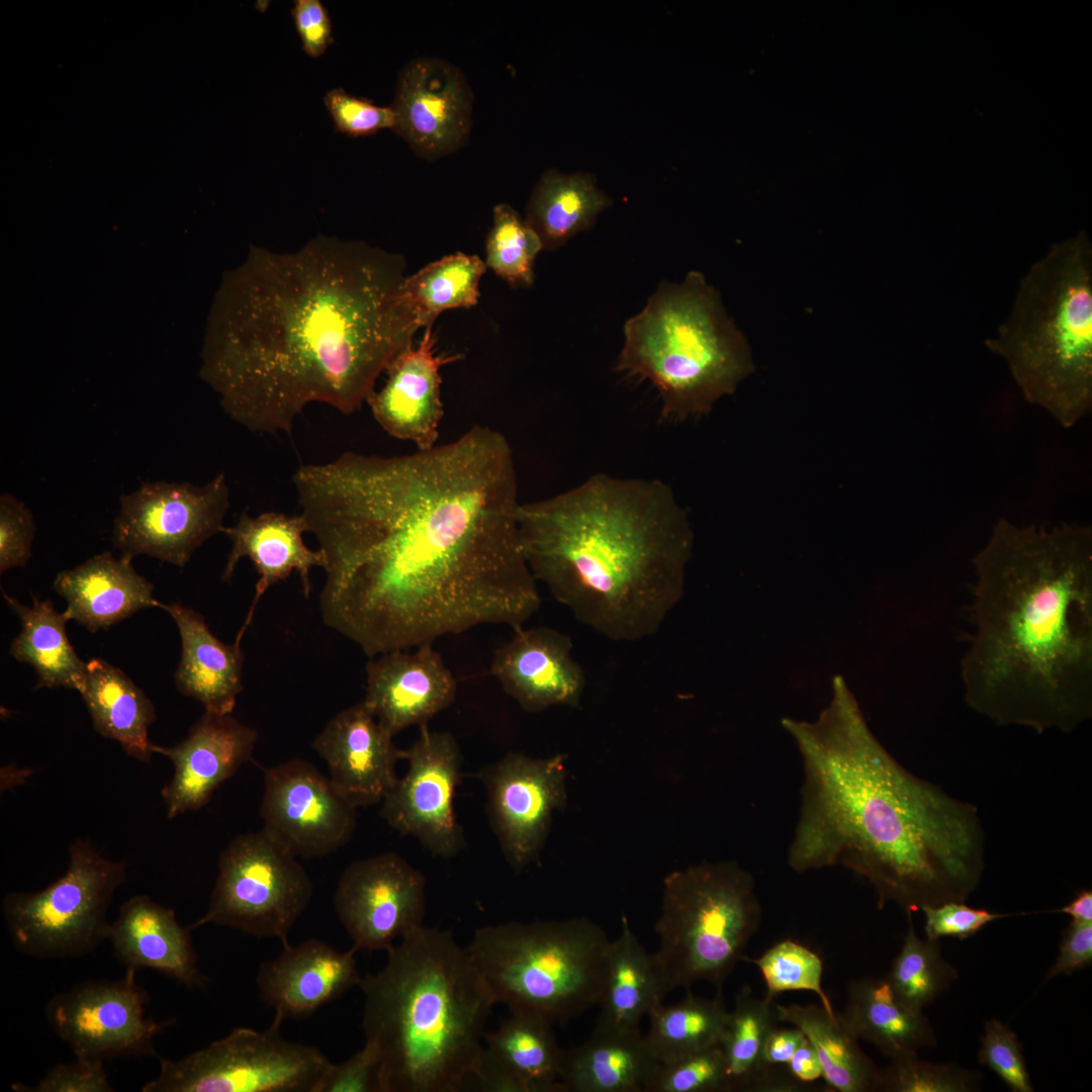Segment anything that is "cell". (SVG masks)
<instances>
[{
    "label": "cell",
    "mask_w": 1092,
    "mask_h": 1092,
    "mask_svg": "<svg viewBox=\"0 0 1092 1092\" xmlns=\"http://www.w3.org/2000/svg\"><path fill=\"white\" fill-rule=\"evenodd\" d=\"M292 483L326 557L322 619L366 655L481 625L516 630L540 608L498 431L476 425L401 456L347 451L299 466Z\"/></svg>",
    "instance_id": "1"
},
{
    "label": "cell",
    "mask_w": 1092,
    "mask_h": 1092,
    "mask_svg": "<svg viewBox=\"0 0 1092 1092\" xmlns=\"http://www.w3.org/2000/svg\"><path fill=\"white\" fill-rule=\"evenodd\" d=\"M401 256L318 235L292 252L251 247L228 280L202 373L253 433L290 436L312 402L351 415L419 329Z\"/></svg>",
    "instance_id": "2"
},
{
    "label": "cell",
    "mask_w": 1092,
    "mask_h": 1092,
    "mask_svg": "<svg viewBox=\"0 0 1092 1092\" xmlns=\"http://www.w3.org/2000/svg\"><path fill=\"white\" fill-rule=\"evenodd\" d=\"M782 725L803 764L793 871L842 866L872 885L880 908L892 902L907 913L966 901L984 869L976 807L905 769L873 734L842 676L815 721Z\"/></svg>",
    "instance_id": "3"
},
{
    "label": "cell",
    "mask_w": 1092,
    "mask_h": 1092,
    "mask_svg": "<svg viewBox=\"0 0 1092 1092\" xmlns=\"http://www.w3.org/2000/svg\"><path fill=\"white\" fill-rule=\"evenodd\" d=\"M966 703L1003 726L1069 732L1092 716V529L999 520L973 558Z\"/></svg>",
    "instance_id": "4"
},
{
    "label": "cell",
    "mask_w": 1092,
    "mask_h": 1092,
    "mask_svg": "<svg viewBox=\"0 0 1092 1092\" xmlns=\"http://www.w3.org/2000/svg\"><path fill=\"white\" fill-rule=\"evenodd\" d=\"M518 529L536 581L609 640L655 635L684 597L694 533L662 480L594 474L521 503Z\"/></svg>",
    "instance_id": "5"
},
{
    "label": "cell",
    "mask_w": 1092,
    "mask_h": 1092,
    "mask_svg": "<svg viewBox=\"0 0 1092 1092\" xmlns=\"http://www.w3.org/2000/svg\"><path fill=\"white\" fill-rule=\"evenodd\" d=\"M386 951L384 967L358 984L379 1092L472 1086L495 1002L467 948L450 931L421 925Z\"/></svg>",
    "instance_id": "6"
},
{
    "label": "cell",
    "mask_w": 1092,
    "mask_h": 1092,
    "mask_svg": "<svg viewBox=\"0 0 1092 1092\" xmlns=\"http://www.w3.org/2000/svg\"><path fill=\"white\" fill-rule=\"evenodd\" d=\"M1029 403L1070 428L1092 405V246L1055 244L1020 280L1012 309L986 340Z\"/></svg>",
    "instance_id": "7"
},
{
    "label": "cell",
    "mask_w": 1092,
    "mask_h": 1092,
    "mask_svg": "<svg viewBox=\"0 0 1092 1092\" xmlns=\"http://www.w3.org/2000/svg\"><path fill=\"white\" fill-rule=\"evenodd\" d=\"M624 336L616 370L652 383L664 420L708 413L753 368L744 336L697 271L679 284L662 283L626 322Z\"/></svg>",
    "instance_id": "8"
},
{
    "label": "cell",
    "mask_w": 1092,
    "mask_h": 1092,
    "mask_svg": "<svg viewBox=\"0 0 1092 1092\" xmlns=\"http://www.w3.org/2000/svg\"><path fill=\"white\" fill-rule=\"evenodd\" d=\"M611 939L587 917L475 930L467 951L495 1004L566 1024L598 1005Z\"/></svg>",
    "instance_id": "9"
},
{
    "label": "cell",
    "mask_w": 1092,
    "mask_h": 1092,
    "mask_svg": "<svg viewBox=\"0 0 1092 1092\" xmlns=\"http://www.w3.org/2000/svg\"><path fill=\"white\" fill-rule=\"evenodd\" d=\"M760 921L755 881L738 862L702 861L669 873L654 925V953L669 992L699 981L722 990Z\"/></svg>",
    "instance_id": "10"
},
{
    "label": "cell",
    "mask_w": 1092,
    "mask_h": 1092,
    "mask_svg": "<svg viewBox=\"0 0 1092 1092\" xmlns=\"http://www.w3.org/2000/svg\"><path fill=\"white\" fill-rule=\"evenodd\" d=\"M125 875L124 861L104 857L87 840H75L62 877L43 890L5 896L3 915L13 944L43 960L91 952L108 939L106 912Z\"/></svg>",
    "instance_id": "11"
},
{
    "label": "cell",
    "mask_w": 1092,
    "mask_h": 1092,
    "mask_svg": "<svg viewBox=\"0 0 1092 1092\" xmlns=\"http://www.w3.org/2000/svg\"><path fill=\"white\" fill-rule=\"evenodd\" d=\"M297 858L263 829L237 836L219 855L206 913L188 928L211 923L289 945L313 892Z\"/></svg>",
    "instance_id": "12"
},
{
    "label": "cell",
    "mask_w": 1092,
    "mask_h": 1092,
    "mask_svg": "<svg viewBox=\"0 0 1092 1092\" xmlns=\"http://www.w3.org/2000/svg\"><path fill=\"white\" fill-rule=\"evenodd\" d=\"M273 1020L266 1030L233 1029L181 1060L159 1058L143 1092H314L332 1064L315 1046L289 1041Z\"/></svg>",
    "instance_id": "13"
},
{
    "label": "cell",
    "mask_w": 1092,
    "mask_h": 1092,
    "mask_svg": "<svg viewBox=\"0 0 1092 1092\" xmlns=\"http://www.w3.org/2000/svg\"><path fill=\"white\" fill-rule=\"evenodd\" d=\"M119 502L111 540L120 556L145 554L184 568L198 547L221 532L230 487L220 472L203 485L144 483Z\"/></svg>",
    "instance_id": "14"
},
{
    "label": "cell",
    "mask_w": 1092,
    "mask_h": 1092,
    "mask_svg": "<svg viewBox=\"0 0 1092 1092\" xmlns=\"http://www.w3.org/2000/svg\"><path fill=\"white\" fill-rule=\"evenodd\" d=\"M134 969L118 980H89L53 997L47 1019L76 1058L106 1061L155 1055V1037L171 1021L146 1016L147 992Z\"/></svg>",
    "instance_id": "15"
},
{
    "label": "cell",
    "mask_w": 1092,
    "mask_h": 1092,
    "mask_svg": "<svg viewBox=\"0 0 1092 1092\" xmlns=\"http://www.w3.org/2000/svg\"><path fill=\"white\" fill-rule=\"evenodd\" d=\"M402 759L407 771L381 802V817L400 834L416 837L433 855L454 856L464 843L454 810L461 774L456 740L450 733L421 726Z\"/></svg>",
    "instance_id": "16"
},
{
    "label": "cell",
    "mask_w": 1092,
    "mask_h": 1092,
    "mask_svg": "<svg viewBox=\"0 0 1092 1092\" xmlns=\"http://www.w3.org/2000/svg\"><path fill=\"white\" fill-rule=\"evenodd\" d=\"M356 809L306 760L290 759L264 771L262 829L297 857L325 856L346 844Z\"/></svg>",
    "instance_id": "17"
},
{
    "label": "cell",
    "mask_w": 1092,
    "mask_h": 1092,
    "mask_svg": "<svg viewBox=\"0 0 1092 1092\" xmlns=\"http://www.w3.org/2000/svg\"><path fill=\"white\" fill-rule=\"evenodd\" d=\"M492 828L520 873L538 859L555 811L566 802L564 754L547 758L510 752L482 770Z\"/></svg>",
    "instance_id": "18"
},
{
    "label": "cell",
    "mask_w": 1092,
    "mask_h": 1092,
    "mask_svg": "<svg viewBox=\"0 0 1092 1092\" xmlns=\"http://www.w3.org/2000/svg\"><path fill=\"white\" fill-rule=\"evenodd\" d=\"M426 882L395 852L350 863L337 885L334 905L358 949L387 950L423 925Z\"/></svg>",
    "instance_id": "19"
},
{
    "label": "cell",
    "mask_w": 1092,
    "mask_h": 1092,
    "mask_svg": "<svg viewBox=\"0 0 1092 1092\" xmlns=\"http://www.w3.org/2000/svg\"><path fill=\"white\" fill-rule=\"evenodd\" d=\"M472 105V90L460 68L444 59L418 57L398 77L393 130L419 157L437 160L468 141Z\"/></svg>",
    "instance_id": "20"
},
{
    "label": "cell",
    "mask_w": 1092,
    "mask_h": 1092,
    "mask_svg": "<svg viewBox=\"0 0 1092 1092\" xmlns=\"http://www.w3.org/2000/svg\"><path fill=\"white\" fill-rule=\"evenodd\" d=\"M258 732L232 714L205 711L188 735L173 746L153 743L154 753L168 757L172 779L161 790L168 819L201 809L214 791L252 758Z\"/></svg>",
    "instance_id": "21"
},
{
    "label": "cell",
    "mask_w": 1092,
    "mask_h": 1092,
    "mask_svg": "<svg viewBox=\"0 0 1092 1092\" xmlns=\"http://www.w3.org/2000/svg\"><path fill=\"white\" fill-rule=\"evenodd\" d=\"M572 647L570 637L554 628L521 627L494 651L489 673L528 713L555 706L576 708L586 680Z\"/></svg>",
    "instance_id": "22"
},
{
    "label": "cell",
    "mask_w": 1092,
    "mask_h": 1092,
    "mask_svg": "<svg viewBox=\"0 0 1092 1092\" xmlns=\"http://www.w3.org/2000/svg\"><path fill=\"white\" fill-rule=\"evenodd\" d=\"M362 701L332 717L311 747L335 787L356 807L381 803L397 781L403 750Z\"/></svg>",
    "instance_id": "23"
},
{
    "label": "cell",
    "mask_w": 1092,
    "mask_h": 1092,
    "mask_svg": "<svg viewBox=\"0 0 1092 1092\" xmlns=\"http://www.w3.org/2000/svg\"><path fill=\"white\" fill-rule=\"evenodd\" d=\"M436 342L432 326L426 327L418 345L410 346L391 362L385 384L367 399L381 429L393 438L412 442L417 450L437 445L444 415L440 369L463 357L437 353Z\"/></svg>",
    "instance_id": "24"
},
{
    "label": "cell",
    "mask_w": 1092,
    "mask_h": 1092,
    "mask_svg": "<svg viewBox=\"0 0 1092 1092\" xmlns=\"http://www.w3.org/2000/svg\"><path fill=\"white\" fill-rule=\"evenodd\" d=\"M371 658L363 702L393 736L427 725L455 699L456 680L433 644Z\"/></svg>",
    "instance_id": "25"
},
{
    "label": "cell",
    "mask_w": 1092,
    "mask_h": 1092,
    "mask_svg": "<svg viewBox=\"0 0 1092 1092\" xmlns=\"http://www.w3.org/2000/svg\"><path fill=\"white\" fill-rule=\"evenodd\" d=\"M356 948L340 951L325 941L310 938L287 945L261 965L256 982L262 1000L274 1008L275 1021L300 1018L339 998L361 977Z\"/></svg>",
    "instance_id": "26"
},
{
    "label": "cell",
    "mask_w": 1092,
    "mask_h": 1092,
    "mask_svg": "<svg viewBox=\"0 0 1092 1092\" xmlns=\"http://www.w3.org/2000/svg\"><path fill=\"white\" fill-rule=\"evenodd\" d=\"M304 532H308V526L301 514L277 512H265L258 516L244 512L234 526L222 527L220 533L229 537L232 547L221 579L230 581L244 557L252 561L259 574L246 619L236 636L237 644H241L250 627L261 597L270 586L289 577L293 570L298 572L303 594L308 598L311 589L310 570L313 567L324 569L326 557L321 549L312 550L305 545L302 538Z\"/></svg>",
    "instance_id": "27"
},
{
    "label": "cell",
    "mask_w": 1092,
    "mask_h": 1092,
    "mask_svg": "<svg viewBox=\"0 0 1092 1092\" xmlns=\"http://www.w3.org/2000/svg\"><path fill=\"white\" fill-rule=\"evenodd\" d=\"M562 1056L551 1023L511 1013L496 1030L485 1033L472 1086L485 1092H563Z\"/></svg>",
    "instance_id": "28"
},
{
    "label": "cell",
    "mask_w": 1092,
    "mask_h": 1092,
    "mask_svg": "<svg viewBox=\"0 0 1092 1092\" xmlns=\"http://www.w3.org/2000/svg\"><path fill=\"white\" fill-rule=\"evenodd\" d=\"M189 930L179 924L173 909L139 895L120 906L108 939L126 968L152 969L189 988L201 987L206 980L197 968Z\"/></svg>",
    "instance_id": "29"
},
{
    "label": "cell",
    "mask_w": 1092,
    "mask_h": 1092,
    "mask_svg": "<svg viewBox=\"0 0 1092 1092\" xmlns=\"http://www.w3.org/2000/svg\"><path fill=\"white\" fill-rule=\"evenodd\" d=\"M53 588L67 602V618L91 633L160 604L154 585L135 571L131 559L116 558L109 551L59 572Z\"/></svg>",
    "instance_id": "30"
},
{
    "label": "cell",
    "mask_w": 1092,
    "mask_h": 1092,
    "mask_svg": "<svg viewBox=\"0 0 1092 1092\" xmlns=\"http://www.w3.org/2000/svg\"><path fill=\"white\" fill-rule=\"evenodd\" d=\"M174 620L181 658L174 673L177 691L199 701L205 711L232 714L243 691L241 644H225L212 634L203 616L178 603L159 604Z\"/></svg>",
    "instance_id": "31"
},
{
    "label": "cell",
    "mask_w": 1092,
    "mask_h": 1092,
    "mask_svg": "<svg viewBox=\"0 0 1092 1092\" xmlns=\"http://www.w3.org/2000/svg\"><path fill=\"white\" fill-rule=\"evenodd\" d=\"M669 992L655 953L648 952L633 932L625 915L621 929L611 940L600 1012L594 1029L640 1030L644 1016L663 1002Z\"/></svg>",
    "instance_id": "32"
},
{
    "label": "cell",
    "mask_w": 1092,
    "mask_h": 1092,
    "mask_svg": "<svg viewBox=\"0 0 1092 1092\" xmlns=\"http://www.w3.org/2000/svg\"><path fill=\"white\" fill-rule=\"evenodd\" d=\"M658 1063L640 1030L594 1029L583 1043L563 1050V1092H645Z\"/></svg>",
    "instance_id": "33"
},
{
    "label": "cell",
    "mask_w": 1092,
    "mask_h": 1092,
    "mask_svg": "<svg viewBox=\"0 0 1092 1092\" xmlns=\"http://www.w3.org/2000/svg\"><path fill=\"white\" fill-rule=\"evenodd\" d=\"M836 1018L857 1040L873 1043L890 1059L918 1054L936 1043L927 1017L902 1004L886 978L851 982L844 1010Z\"/></svg>",
    "instance_id": "34"
},
{
    "label": "cell",
    "mask_w": 1092,
    "mask_h": 1092,
    "mask_svg": "<svg viewBox=\"0 0 1092 1092\" xmlns=\"http://www.w3.org/2000/svg\"><path fill=\"white\" fill-rule=\"evenodd\" d=\"M80 694L97 733L118 742L126 755L151 760L149 728L156 720L155 706L121 669L100 658L90 659Z\"/></svg>",
    "instance_id": "35"
},
{
    "label": "cell",
    "mask_w": 1092,
    "mask_h": 1092,
    "mask_svg": "<svg viewBox=\"0 0 1092 1092\" xmlns=\"http://www.w3.org/2000/svg\"><path fill=\"white\" fill-rule=\"evenodd\" d=\"M2 597L20 621V632L10 645L11 655L29 664L36 674L33 690L65 688L83 691L87 662L75 651L66 631L69 621L51 600L32 597V606L21 604L2 589Z\"/></svg>",
    "instance_id": "36"
},
{
    "label": "cell",
    "mask_w": 1092,
    "mask_h": 1092,
    "mask_svg": "<svg viewBox=\"0 0 1092 1092\" xmlns=\"http://www.w3.org/2000/svg\"><path fill=\"white\" fill-rule=\"evenodd\" d=\"M609 204L610 199L589 174L548 170L534 188L525 220L539 236L543 249L553 250L588 230Z\"/></svg>",
    "instance_id": "37"
},
{
    "label": "cell",
    "mask_w": 1092,
    "mask_h": 1092,
    "mask_svg": "<svg viewBox=\"0 0 1092 1092\" xmlns=\"http://www.w3.org/2000/svg\"><path fill=\"white\" fill-rule=\"evenodd\" d=\"M780 1022L798 1027L814 1046L822 1077L838 1092L877 1091L880 1069L850 1034L822 1006L775 1004Z\"/></svg>",
    "instance_id": "38"
},
{
    "label": "cell",
    "mask_w": 1092,
    "mask_h": 1092,
    "mask_svg": "<svg viewBox=\"0 0 1092 1092\" xmlns=\"http://www.w3.org/2000/svg\"><path fill=\"white\" fill-rule=\"evenodd\" d=\"M727 1015L722 990H716L712 998H704L688 989L681 1001L672 1005L662 1002L650 1011V1027L644 1040L658 1063H671L719 1044Z\"/></svg>",
    "instance_id": "39"
},
{
    "label": "cell",
    "mask_w": 1092,
    "mask_h": 1092,
    "mask_svg": "<svg viewBox=\"0 0 1092 1092\" xmlns=\"http://www.w3.org/2000/svg\"><path fill=\"white\" fill-rule=\"evenodd\" d=\"M485 267L476 255L456 253L406 276L402 290L418 327L432 326L446 309L475 305Z\"/></svg>",
    "instance_id": "40"
},
{
    "label": "cell",
    "mask_w": 1092,
    "mask_h": 1092,
    "mask_svg": "<svg viewBox=\"0 0 1092 1092\" xmlns=\"http://www.w3.org/2000/svg\"><path fill=\"white\" fill-rule=\"evenodd\" d=\"M779 1022L772 999L759 998L747 985L741 987L728 1011L719 1042L728 1068L732 1091H743L760 1067L766 1038Z\"/></svg>",
    "instance_id": "41"
},
{
    "label": "cell",
    "mask_w": 1092,
    "mask_h": 1092,
    "mask_svg": "<svg viewBox=\"0 0 1092 1092\" xmlns=\"http://www.w3.org/2000/svg\"><path fill=\"white\" fill-rule=\"evenodd\" d=\"M903 946L886 977L896 998L908 1008H922L936 999L958 978L957 971L943 959L938 940L917 936L911 913Z\"/></svg>",
    "instance_id": "42"
},
{
    "label": "cell",
    "mask_w": 1092,
    "mask_h": 1092,
    "mask_svg": "<svg viewBox=\"0 0 1092 1092\" xmlns=\"http://www.w3.org/2000/svg\"><path fill=\"white\" fill-rule=\"evenodd\" d=\"M542 249L539 236L511 205L494 206L485 265L497 276L514 286H530L535 278L534 262Z\"/></svg>",
    "instance_id": "43"
},
{
    "label": "cell",
    "mask_w": 1092,
    "mask_h": 1092,
    "mask_svg": "<svg viewBox=\"0 0 1092 1092\" xmlns=\"http://www.w3.org/2000/svg\"><path fill=\"white\" fill-rule=\"evenodd\" d=\"M748 961L760 971L767 998L774 1000L779 993L786 991H810L819 997L821 1006L831 1016H836L822 988L821 959L806 946L787 939L776 943L762 956Z\"/></svg>",
    "instance_id": "44"
},
{
    "label": "cell",
    "mask_w": 1092,
    "mask_h": 1092,
    "mask_svg": "<svg viewBox=\"0 0 1092 1092\" xmlns=\"http://www.w3.org/2000/svg\"><path fill=\"white\" fill-rule=\"evenodd\" d=\"M975 1073L954 1065L922 1061L917 1054L891 1059L880 1069L877 1091L886 1092H967L973 1091Z\"/></svg>",
    "instance_id": "45"
},
{
    "label": "cell",
    "mask_w": 1092,
    "mask_h": 1092,
    "mask_svg": "<svg viewBox=\"0 0 1092 1092\" xmlns=\"http://www.w3.org/2000/svg\"><path fill=\"white\" fill-rule=\"evenodd\" d=\"M727 1062L715 1044L660 1064L645 1092H731Z\"/></svg>",
    "instance_id": "46"
},
{
    "label": "cell",
    "mask_w": 1092,
    "mask_h": 1092,
    "mask_svg": "<svg viewBox=\"0 0 1092 1092\" xmlns=\"http://www.w3.org/2000/svg\"><path fill=\"white\" fill-rule=\"evenodd\" d=\"M978 1061L997 1074L1012 1091H1033L1017 1035L998 1019L985 1023Z\"/></svg>",
    "instance_id": "47"
},
{
    "label": "cell",
    "mask_w": 1092,
    "mask_h": 1092,
    "mask_svg": "<svg viewBox=\"0 0 1092 1092\" xmlns=\"http://www.w3.org/2000/svg\"><path fill=\"white\" fill-rule=\"evenodd\" d=\"M324 101L336 129L346 135H372L381 129H393L395 125L396 116L391 105H376L341 88L329 91Z\"/></svg>",
    "instance_id": "48"
},
{
    "label": "cell",
    "mask_w": 1092,
    "mask_h": 1092,
    "mask_svg": "<svg viewBox=\"0 0 1092 1092\" xmlns=\"http://www.w3.org/2000/svg\"><path fill=\"white\" fill-rule=\"evenodd\" d=\"M31 511L13 494L0 495V573L23 567L31 556L35 535Z\"/></svg>",
    "instance_id": "49"
},
{
    "label": "cell",
    "mask_w": 1092,
    "mask_h": 1092,
    "mask_svg": "<svg viewBox=\"0 0 1092 1092\" xmlns=\"http://www.w3.org/2000/svg\"><path fill=\"white\" fill-rule=\"evenodd\" d=\"M925 916L927 939L942 937L966 939L975 935L988 923L1008 916L987 909L973 908L961 901H947L920 908Z\"/></svg>",
    "instance_id": "50"
},
{
    "label": "cell",
    "mask_w": 1092,
    "mask_h": 1092,
    "mask_svg": "<svg viewBox=\"0 0 1092 1092\" xmlns=\"http://www.w3.org/2000/svg\"><path fill=\"white\" fill-rule=\"evenodd\" d=\"M11 1089L18 1092H111L103 1062L76 1058L74 1063L59 1064L52 1068L35 1086L14 1083Z\"/></svg>",
    "instance_id": "51"
},
{
    "label": "cell",
    "mask_w": 1092,
    "mask_h": 1092,
    "mask_svg": "<svg viewBox=\"0 0 1092 1092\" xmlns=\"http://www.w3.org/2000/svg\"><path fill=\"white\" fill-rule=\"evenodd\" d=\"M314 1092H379L378 1059L367 1043L341 1064H331Z\"/></svg>",
    "instance_id": "52"
},
{
    "label": "cell",
    "mask_w": 1092,
    "mask_h": 1092,
    "mask_svg": "<svg viewBox=\"0 0 1092 1092\" xmlns=\"http://www.w3.org/2000/svg\"><path fill=\"white\" fill-rule=\"evenodd\" d=\"M291 14L304 53L321 57L333 41L328 10L320 0H296Z\"/></svg>",
    "instance_id": "53"
},
{
    "label": "cell",
    "mask_w": 1092,
    "mask_h": 1092,
    "mask_svg": "<svg viewBox=\"0 0 1092 1092\" xmlns=\"http://www.w3.org/2000/svg\"><path fill=\"white\" fill-rule=\"evenodd\" d=\"M1092 963V922L1071 921L1060 945L1059 956L1046 974L1050 980L1060 975H1071Z\"/></svg>",
    "instance_id": "54"
},
{
    "label": "cell",
    "mask_w": 1092,
    "mask_h": 1092,
    "mask_svg": "<svg viewBox=\"0 0 1092 1092\" xmlns=\"http://www.w3.org/2000/svg\"><path fill=\"white\" fill-rule=\"evenodd\" d=\"M804 1038L805 1034L796 1026H777L765 1040L760 1066H786Z\"/></svg>",
    "instance_id": "55"
},
{
    "label": "cell",
    "mask_w": 1092,
    "mask_h": 1092,
    "mask_svg": "<svg viewBox=\"0 0 1092 1092\" xmlns=\"http://www.w3.org/2000/svg\"><path fill=\"white\" fill-rule=\"evenodd\" d=\"M786 1067L793 1077L804 1083L822 1077V1067L818 1055L806 1036Z\"/></svg>",
    "instance_id": "56"
},
{
    "label": "cell",
    "mask_w": 1092,
    "mask_h": 1092,
    "mask_svg": "<svg viewBox=\"0 0 1092 1092\" xmlns=\"http://www.w3.org/2000/svg\"><path fill=\"white\" fill-rule=\"evenodd\" d=\"M1057 912L1070 915L1073 918L1071 921L1074 922H1092L1091 890L1080 891L1070 903L1058 909Z\"/></svg>",
    "instance_id": "57"
}]
</instances>
